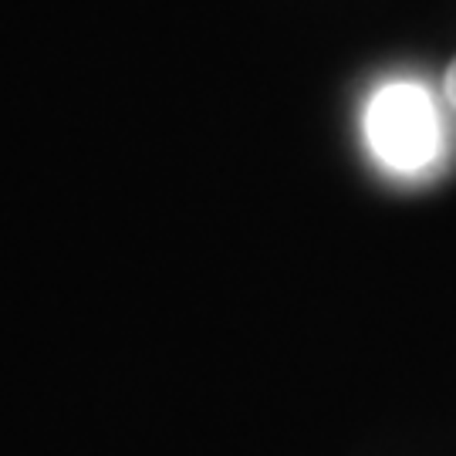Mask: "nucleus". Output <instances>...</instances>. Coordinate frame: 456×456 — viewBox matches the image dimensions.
Wrapping results in <instances>:
<instances>
[{"instance_id": "obj_1", "label": "nucleus", "mask_w": 456, "mask_h": 456, "mask_svg": "<svg viewBox=\"0 0 456 456\" xmlns=\"http://www.w3.org/2000/svg\"><path fill=\"white\" fill-rule=\"evenodd\" d=\"M375 156L392 169L412 173L440 152V115L426 88L395 82L379 88L365 112Z\"/></svg>"}, {"instance_id": "obj_2", "label": "nucleus", "mask_w": 456, "mask_h": 456, "mask_svg": "<svg viewBox=\"0 0 456 456\" xmlns=\"http://www.w3.org/2000/svg\"><path fill=\"white\" fill-rule=\"evenodd\" d=\"M443 88H446V98H450V105L456 109V61L446 68V78H443Z\"/></svg>"}]
</instances>
